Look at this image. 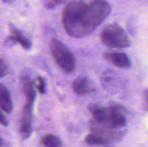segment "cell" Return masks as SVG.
I'll return each mask as SVG.
<instances>
[{
  "mask_svg": "<svg viewBox=\"0 0 148 147\" xmlns=\"http://www.w3.org/2000/svg\"><path fill=\"white\" fill-rule=\"evenodd\" d=\"M0 106L4 112L10 113L12 110L11 95L6 86L3 84L0 86Z\"/></svg>",
  "mask_w": 148,
  "mask_h": 147,
  "instance_id": "9",
  "label": "cell"
},
{
  "mask_svg": "<svg viewBox=\"0 0 148 147\" xmlns=\"http://www.w3.org/2000/svg\"><path fill=\"white\" fill-rule=\"evenodd\" d=\"M0 73H1V76H6L8 73V69H7V66L6 65V63H4V61H3V59L1 60V65H0Z\"/></svg>",
  "mask_w": 148,
  "mask_h": 147,
  "instance_id": "15",
  "label": "cell"
},
{
  "mask_svg": "<svg viewBox=\"0 0 148 147\" xmlns=\"http://www.w3.org/2000/svg\"><path fill=\"white\" fill-rule=\"evenodd\" d=\"M40 142L43 147H62V146L60 138L52 134L45 135L42 137Z\"/></svg>",
  "mask_w": 148,
  "mask_h": 147,
  "instance_id": "11",
  "label": "cell"
},
{
  "mask_svg": "<svg viewBox=\"0 0 148 147\" xmlns=\"http://www.w3.org/2000/svg\"><path fill=\"white\" fill-rule=\"evenodd\" d=\"M105 58L114 66L121 69H129L131 66V61L128 56L121 52H111L105 53Z\"/></svg>",
  "mask_w": 148,
  "mask_h": 147,
  "instance_id": "6",
  "label": "cell"
},
{
  "mask_svg": "<svg viewBox=\"0 0 148 147\" xmlns=\"http://www.w3.org/2000/svg\"><path fill=\"white\" fill-rule=\"evenodd\" d=\"M72 87L77 95H85L95 91L92 84L86 77H78L73 81Z\"/></svg>",
  "mask_w": 148,
  "mask_h": 147,
  "instance_id": "5",
  "label": "cell"
},
{
  "mask_svg": "<svg viewBox=\"0 0 148 147\" xmlns=\"http://www.w3.org/2000/svg\"><path fill=\"white\" fill-rule=\"evenodd\" d=\"M0 123L4 126H7L8 125V121H7V118L4 117L3 114H1V118H0Z\"/></svg>",
  "mask_w": 148,
  "mask_h": 147,
  "instance_id": "16",
  "label": "cell"
},
{
  "mask_svg": "<svg viewBox=\"0 0 148 147\" xmlns=\"http://www.w3.org/2000/svg\"><path fill=\"white\" fill-rule=\"evenodd\" d=\"M67 0H44V4L47 8H53L59 4H64Z\"/></svg>",
  "mask_w": 148,
  "mask_h": 147,
  "instance_id": "14",
  "label": "cell"
},
{
  "mask_svg": "<svg viewBox=\"0 0 148 147\" xmlns=\"http://www.w3.org/2000/svg\"><path fill=\"white\" fill-rule=\"evenodd\" d=\"M111 10L106 0H72L63 11L64 28L71 37H84L100 25Z\"/></svg>",
  "mask_w": 148,
  "mask_h": 147,
  "instance_id": "1",
  "label": "cell"
},
{
  "mask_svg": "<svg viewBox=\"0 0 148 147\" xmlns=\"http://www.w3.org/2000/svg\"><path fill=\"white\" fill-rule=\"evenodd\" d=\"M51 51L53 59L65 73L70 74L75 69V59L71 50L59 40L53 39L51 42Z\"/></svg>",
  "mask_w": 148,
  "mask_h": 147,
  "instance_id": "3",
  "label": "cell"
},
{
  "mask_svg": "<svg viewBox=\"0 0 148 147\" xmlns=\"http://www.w3.org/2000/svg\"><path fill=\"white\" fill-rule=\"evenodd\" d=\"M36 82H37V83L36 84V86L39 93L45 94L46 90V85L44 79L42 77L38 76V77L36 78Z\"/></svg>",
  "mask_w": 148,
  "mask_h": 147,
  "instance_id": "13",
  "label": "cell"
},
{
  "mask_svg": "<svg viewBox=\"0 0 148 147\" xmlns=\"http://www.w3.org/2000/svg\"><path fill=\"white\" fill-rule=\"evenodd\" d=\"M3 1H4V2H9V1H10L11 0H2Z\"/></svg>",
  "mask_w": 148,
  "mask_h": 147,
  "instance_id": "17",
  "label": "cell"
},
{
  "mask_svg": "<svg viewBox=\"0 0 148 147\" xmlns=\"http://www.w3.org/2000/svg\"><path fill=\"white\" fill-rule=\"evenodd\" d=\"M146 97H147V100H148V92H146Z\"/></svg>",
  "mask_w": 148,
  "mask_h": 147,
  "instance_id": "18",
  "label": "cell"
},
{
  "mask_svg": "<svg viewBox=\"0 0 148 147\" xmlns=\"http://www.w3.org/2000/svg\"><path fill=\"white\" fill-rule=\"evenodd\" d=\"M20 86L23 95L25 97V102L33 103L36 98V92L33 87V83L28 76L24 75L22 76L20 79Z\"/></svg>",
  "mask_w": 148,
  "mask_h": 147,
  "instance_id": "7",
  "label": "cell"
},
{
  "mask_svg": "<svg viewBox=\"0 0 148 147\" xmlns=\"http://www.w3.org/2000/svg\"><path fill=\"white\" fill-rule=\"evenodd\" d=\"M102 43L111 48H125L130 46V42L124 29L116 23L106 26L101 33Z\"/></svg>",
  "mask_w": 148,
  "mask_h": 147,
  "instance_id": "2",
  "label": "cell"
},
{
  "mask_svg": "<svg viewBox=\"0 0 148 147\" xmlns=\"http://www.w3.org/2000/svg\"><path fill=\"white\" fill-rule=\"evenodd\" d=\"M85 141L88 145H101L106 146L109 143L108 140L104 138L103 137L95 133H91L87 135L85 138Z\"/></svg>",
  "mask_w": 148,
  "mask_h": 147,
  "instance_id": "12",
  "label": "cell"
},
{
  "mask_svg": "<svg viewBox=\"0 0 148 147\" xmlns=\"http://www.w3.org/2000/svg\"><path fill=\"white\" fill-rule=\"evenodd\" d=\"M10 32L12 33V35L10 36L7 39V42H10V44L12 43H17L21 45L22 47L25 50H28L31 47V42L30 40L26 38L22 33L19 31L17 29L14 28V27H10Z\"/></svg>",
  "mask_w": 148,
  "mask_h": 147,
  "instance_id": "8",
  "label": "cell"
},
{
  "mask_svg": "<svg viewBox=\"0 0 148 147\" xmlns=\"http://www.w3.org/2000/svg\"><path fill=\"white\" fill-rule=\"evenodd\" d=\"M107 108L106 118L105 121L101 123L104 124L113 130H119L127 125L126 110L121 105L112 104Z\"/></svg>",
  "mask_w": 148,
  "mask_h": 147,
  "instance_id": "4",
  "label": "cell"
},
{
  "mask_svg": "<svg viewBox=\"0 0 148 147\" xmlns=\"http://www.w3.org/2000/svg\"><path fill=\"white\" fill-rule=\"evenodd\" d=\"M89 112L92 114L94 120L98 122H103L106 118L107 108L98 104H90L88 106Z\"/></svg>",
  "mask_w": 148,
  "mask_h": 147,
  "instance_id": "10",
  "label": "cell"
}]
</instances>
